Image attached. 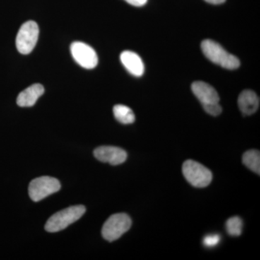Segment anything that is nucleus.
Wrapping results in <instances>:
<instances>
[{"mask_svg": "<svg viewBox=\"0 0 260 260\" xmlns=\"http://www.w3.org/2000/svg\"><path fill=\"white\" fill-rule=\"evenodd\" d=\"M121 63L132 75L140 77L145 71V66L140 56L131 51H124L120 55Z\"/></svg>", "mask_w": 260, "mask_h": 260, "instance_id": "obj_10", "label": "nucleus"}, {"mask_svg": "<svg viewBox=\"0 0 260 260\" xmlns=\"http://www.w3.org/2000/svg\"><path fill=\"white\" fill-rule=\"evenodd\" d=\"M39 28L36 22H26L22 25L16 37V47L20 54H28L37 45Z\"/></svg>", "mask_w": 260, "mask_h": 260, "instance_id": "obj_6", "label": "nucleus"}, {"mask_svg": "<svg viewBox=\"0 0 260 260\" xmlns=\"http://www.w3.org/2000/svg\"><path fill=\"white\" fill-rule=\"evenodd\" d=\"M203 54L209 60L228 70H236L240 66L239 59L228 52L218 43L213 40L203 41L201 44Z\"/></svg>", "mask_w": 260, "mask_h": 260, "instance_id": "obj_1", "label": "nucleus"}, {"mask_svg": "<svg viewBox=\"0 0 260 260\" xmlns=\"http://www.w3.org/2000/svg\"><path fill=\"white\" fill-rule=\"evenodd\" d=\"M191 90L203 105L217 104L220 101L218 92L213 86L205 82H194L191 85Z\"/></svg>", "mask_w": 260, "mask_h": 260, "instance_id": "obj_9", "label": "nucleus"}, {"mask_svg": "<svg viewBox=\"0 0 260 260\" xmlns=\"http://www.w3.org/2000/svg\"><path fill=\"white\" fill-rule=\"evenodd\" d=\"M85 210L86 209L83 205H75L57 212L47 220L45 225L46 231L55 233L64 230L72 223L79 220L85 213Z\"/></svg>", "mask_w": 260, "mask_h": 260, "instance_id": "obj_2", "label": "nucleus"}, {"mask_svg": "<svg viewBox=\"0 0 260 260\" xmlns=\"http://www.w3.org/2000/svg\"><path fill=\"white\" fill-rule=\"evenodd\" d=\"M238 105L244 115H251L259 109V97L252 90H244L238 99Z\"/></svg>", "mask_w": 260, "mask_h": 260, "instance_id": "obj_11", "label": "nucleus"}, {"mask_svg": "<svg viewBox=\"0 0 260 260\" xmlns=\"http://www.w3.org/2000/svg\"><path fill=\"white\" fill-rule=\"evenodd\" d=\"M44 93V88L42 85L34 84L19 94L17 98V104L20 107H32Z\"/></svg>", "mask_w": 260, "mask_h": 260, "instance_id": "obj_12", "label": "nucleus"}, {"mask_svg": "<svg viewBox=\"0 0 260 260\" xmlns=\"http://www.w3.org/2000/svg\"><path fill=\"white\" fill-rule=\"evenodd\" d=\"M93 154L98 160L104 162H109L113 166L123 164L127 158V153L125 150L118 147H99L94 150Z\"/></svg>", "mask_w": 260, "mask_h": 260, "instance_id": "obj_8", "label": "nucleus"}, {"mask_svg": "<svg viewBox=\"0 0 260 260\" xmlns=\"http://www.w3.org/2000/svg\"><path fill=\"white\" fill-rule=\"evenodd\" d=\"M182 172L186 181L194 187H206L213 179V174L208 168L192 160L184 162Z\"/></svg>", "mask_w": 260, "mask_h": 260, "instance_id": "obj_3", "label": "nucleus"}, {"mask_svg": "<svg viewBox=\"0 0 260 260\" xmlns=\"http://www.w3.org/2000/svg\"><path fill=\"white\" fill-rule=\"evenodd\" d=\"M126 3L135 7L144 6L148 0H125Z\"/></svg>", "mask_w": 260, "mask_h": 260, "instance_id": "obj_18", "label": "nucleus"}, {"mask_svg": "<svg viewBox=\"0 0 260 260\" xmlns=\"http://www.w3.org/2000/svg\"><path fill=\"white\" fill-rule=\"evenodd\" d=\"M113 112L116 120L119 121L121 124H133L135 121L134 112L126 106L121 105V104L114 106Z\"/></svg>", "mask_w": 260, "mask_h": 260, "instance_id": "obj_13", "label": "nucleus"}, {"mask_svg": "<svg viewBox=\"0 0 260 260\" xmlns=\"http://www.w3.org/2000/svg\"><path fill=\"white\" fill-rule=\"evenodd\" d=\"M132 220L126 213H116L108 218L102 228V236L108 242L117 240L129 230Z\"/></svg>", "mask_w": 260, "mask_h": 260, "instance_id": "obj_4", "label": "nucleus"}, {"mask_svg": "<svg viewBox=\"0 0 260 260\" xmlns=\"http://www.w3.org/2000/svg\"><path fill=\"white\" fill-rule=\"evenodd\" d=\"M70 51L75 61L85 69L91 70L97 66L99 59L96 52L88 44L80 42H73Z\"/></svg>", "mask_w": 260, "mask_h": 260, "instance_id": "obj_7", "label": "nucleus"}, {"mask_svg": "<svg viewBox=\"0 0 260 260\" xmlns=\"http://www.w3.org/2000/svg\"><path fill=\"white\" fill-rule=\"evenodd\" d=\"M225 227L229 235L232 237H239L242 234L243 229L242 218L238 216L232 217L227 220Z\"/></svg>", "mask_w": 260, "mask_h": 260, "instance_id": "obj_15", "label": "nucleus"}, {"mask_svg": "<svg viewBox=\"0 0 260 260\" xmlns=\"http://www.w3.org/2000/svg\"><path fill=\"white\" fill-rule=\"evenodd\" d=\"M59 181L51 177H41L34 179L29 184L28 193L34 202L41 201L60 189Z\"/></svg>", "mask_w": 260, "mask_h": 260, "instance_id": "obj_5", "label": "nucleus"}, {"mask_svg": "<svg viewBox=\"0 0 260 260\" xmlns=\"http://www.w3.org/2000/svg\"><path fill=\"white\" fill-rule=\"evenodd\" d=\"M203 107L205 112L209 114L210 115L216 116L221 114L222 107H220L219 103H217V104H205V105H203Z\"/></svg>", "mask_w": 260, "mask_h": 260, "instance_id": "obj_16", "label": "nucleus"}, {"mask_svg": "<svg viewBox=\"0 0 260 260\" xmlns=\"http://www.w3.org/2000/svg\"><path fill=\"white\" fill-rule=\"evenodd\" d=\"M220 237L218 234H212V235L206 236L203 239V244L206 247H213L218 245L220 242Z\"/></svg>", "mask_w": 260, "mask_h": 260, "instance_id": "obj_17", "label": "nucleus"}, {"mask_svg": "<svg viewBox=\"0 0 260 260\" xmlns=\"http://www.w3.org/2000/svg\"><path fill=\"white\" fill-rule=\"evenodd\" d=\"M243 162L248 169L258 175L260 174V153L259 150H248L242 157Z\"/></svg>", "mask_w": 260, "mask_h": 260, "instance_id": "obj_14", "label": "nucleus"}, {"mask_svg": "<svg viewBox=\"0 0 260 260\" xmlns=\"http://www.w3.org/2000/svg\"><path fill=\"white\" fill-rule=\"evenodd\" d=\"M205 1L207 2V3H210V4L220 5L225 3V0H205Z\"/></svg>", "mask_w": 260, "mask_h": 260, "instance_id": "obj_19", "label": "nucleus"}]
</instances>
